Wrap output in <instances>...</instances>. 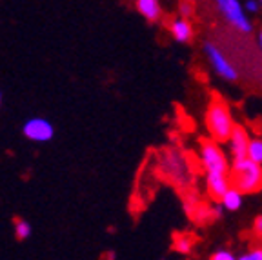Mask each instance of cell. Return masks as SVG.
<instances>
[{
    "mask_svg": "<svg viewBox=\"0 0 262 260\" xmlns=\"http://www.w3.org/2000/svg\"><path fill=\"white\" fill-rule=\"evenodd\" d=\"M253 231H255V235H257L258 239H262V215H258L257 219H255V222H253Z\"/></svg>",
    "mask_w": 262,
    "mask_h": 260,
    "instance_id": "cell-18",
    "label": "cell"
},
{
    "mask_svg": "<svg viewBox=\"0 0 262 260\" xmlns=\"http://www.w3.org/2000/svg\"><path fill=\"white\" fill-rule=\"evenodd\" d=\"M135 8L149 22H157L162 16V8L159 0H135Z\"/></svg>",
    "mask_w": 262,
    "mask_h": 260,
    "instance_id": "cell-9",
    "label": "cell"
},
{
    "mask_svg": "<svg viewBox=\"0 0 262 260\" xmlns=\"http://www.w3.org/2000/svg\"><path fill=\"white\" fill-rule=\"evenodd\" d=\"M231 184L242 193H257L262 189V164H257L250 157L233 159L231 164Z\"/></svg>",
    "mask_w": 262,
    "mask_h": 260,
    "instance_id": "cell-3",
    "label": "cell"
},
{
    "mask_svg": "<svg viewBox=\"0 0 262 260\" xmlns=\"http://www.w3.org/2000/svg\"><path fill=\"white\" fill-rule=\"evenodd\" d=\"M217 9L221 11L222 18L228 22L231 28H235L238 33H251L253 24L248 18V15L244 11V6L241 4V0H215Z\"/></svg>",
    "mask_w": 262,
    "mask_h": 260,
    "instance_id": "cell-4",
    "label": "cell"
},
{
    "mask_svg": "<svg viewBox=\"0 0 262 260\" xmlns=\"http://www.w3.org/2000/svg\"><path fill=\"white\" fill-rule=\"evenodd\" d=\"M250 133L244 129V127L237 126L235 131L229 137V149H231V155L233 159H242V157H248V147H250Z\"/></svg>",
    "mask_w": 262,
    "mask_h": 260,
    "instance_id": "cell-7",
    "label": "cell"
},
{
    "mask_svg": "<svg viewBox=\"0 0 262 260\" xmlns=\"http://www.w3.org/2000/svg\"><path fill=\"white\" fill-rule=\"evenodd\" d=\"M0 104H2V91H0Z\"/></svg>",
    "mask_w": 262,
    "mask_h": 260,
    "instance_id": "cell-20",
    "label": "cell"
},
{
    "mask_svg": "<svg viewBox=\"0 0 262 260\" xmlns=\"http://www.w3.org/2000/svg\"><path fill=\"white\" fill-rule=\"evenodd\" d=\"M13 229H15V236L18 240H28L29 236H31V233H33L31 224H29L28 220H24V219H16Z\"/></svg>",
    "mask_w": 262,
    "mask_h": 260,
    "instance_id": "cell-11",
    "label": "cell"
},
{
    "mask_svg": "<svg viewBox=\"0 0 262 260\" xmlns=\"http://www.w3.org/2000/svg\"><path fill=\"white\" fill-rule=\"evenodd\" d=\"M241 260H262V246H258V248H253L248 253H244V255L241 256Z\"/></svg>",
    "mask_w": 262,
    "mask_h": 260,
    "instance_id": "cell-15",
    "label": "cell"
},
{
    "mask_svg": "<svg viewBox=\"0 0 262 260\" xmlns=\"http://www.w3.org/2000/svg\"><path fill=\"white\" fill-rule=\"evenodd\" d=\"M179 15L184 16V18H189L193 15V6L189 4V0H182L179 6Z\"/></svg>",
    "mask_w": 262,
    "mask_h": 260,
    "instance_id": "cell-16",
    "label": "cell"
},
{
    "mask_svg": "<svg viewBox=\"0 0 262 260\" xmlns=\"http://www.w3.org/2000/svg\"><path fill=\"white\" fill-rule=\"evenodd\" d=\"M248 157L253 162L262 164V138H251L250 147H248Z\"/></svg>",
    "mask_w": 262,
    "mask_h": 260,
    "instance_id": "cell-13",
    "label": "cell"
},
{
    "mask_svg": "<svg viewBox=\"0 0 262 260\" xmlns=\"http://www.w3.org/2000/svg\"><path fill=\"white\" fill-rule=\"evenodd\" d=\"M211 260H235V253L229 249H217L211 255Z\"/></svg>",
    "mask_w": 262,
    "mask_h": 260,
    "instance_id": "cell-14",
    "label": "cell"
},
{
    "mask_svg": "<svg viewBox=\"0 0 262 260\" xmlns=\"http://www.w3.org/2000/svg\"><path fill=\"white\" fill-rule=\"evenodd\" d=\"M258 2H260V6H262V0H258Z\"/></svg>",
    "mask_w": 262,
    "mask_h": 260,
    "instance_id": "cell-21",
    "label": "cell"
},
{
    "mask_svg": "<svg viewBox=\"0 0 262 260\" xmlns=\"http://www.w3.org/2000/svg\"><path fill=\"white\" fill-rule=\"evenodd\" d=\"M22 135L31 142H49L55 137V126L44 117H33L22 126Z\"/></svg>",
    "mask_w": 262,
    "mask_h": 260,
    "instance_id": "cell-6",
    "label": "cell"
},
{
    "mask_svg": "<svg viewBox=\"0 0 262 260\" xmlns=\"http://www.w3.org/2000/svg\"><path fill=\"white\" fill-rule=\"evenodd\" d=\"M201 164L206 169V184L211 197L221 200V197L228 191L231 184L229 177V164L224 151L217 144V140H202L201 144Z\"/></svg>",
    "mask_w": 262,
    "mask_h": 260,
    "instance_id": "cell-1",
    "label": "cell"
},
{
    "mask_svg": "<svg viewBox=\"0 0 262 260\" xmlns=\"http://www.w3.org/2000/svg\"><path fill=\"white\" fill-rule=\"evenodd\" d=\"M169 33L171 37L175 38L177 42H189L193 37V26L189 22V18H184V16H177L169 22Z\"/></svg>",
    "mask_w": 262,
    "mask_h": 260,
    "instance_id": "cell-8",
    "label": "cell"
},
{
    "mask_svg": "<svg viewBox=\"0 0 262 260\" xmlns=\"http://www.w3.org/2000/svg\"><path fill=\"white\" fill-rule=\"evenodd\" d=\"M221 202H222V206H224V209H228V211H238L242 206V191L238 187L231 186L228 191L221 197Z\"/></svg>",
    "mask_w": 262,
    "mask_h": 260,
    "instance_id": "cell-10",
    "label": "cell"
},
{
    "mask_svg": "<svg viewBox=\"0 0 262 260\" xmlns=\"http://www.w3.org/2000/svg\"><path fill=\"white\" fill-rule=\"evenodd\" d=\"M204 51H206V57H208L209 64H211V68L215 69V73H217L219 77L224 78V80H228V82L237 80L238 78L237 68L233 66V62L229 60V58L222 53V49L219 48L217 44H213V42H206Z\"/></svg>",
    "mask_w": 262,
    "mask_h": 260,
    "instance_id": "cell-5",
    "label": "cell"
},
{
    "mask_svg": "<svg viewBox=\"0 0 262 260\" xmlns=\"http://www.w3.org/2000/svg\"><path fill=\"white\" fill-rule=\"evenodd\" d=\"M173 248L177 253H182V255H188L193 249V239L189 235H179L173 240Z\"/></svg>",
    "mask_w": 262,
    "mask_h": 260,
    "instance_id": "cell-12",
    "label": "cell"
},
{
    "mask_svg": "<svg viewBox=\"0 0 262 260\" xmlns=\"http://www.w3.org/2000/svg\"><path fill=\"white\" fill-rule=\"evenodd\" d=\"M206 127H208L213 140H217V142L229 140L231 133L237 127L231 110L221 97H215L209 102L208 113H206Z\"/></svg>",
    "mask_w": 262,
    "mask_h": 260,
    "instance_id": "cell-2",
    "label": "cell"
},
{
    "mask_svg": "<svg viewBox=\"0 0 262 260\" xmlns=\"http://www.w3.org/2000/svg\"><path fill=\"white\" fill-rule=\"evenodd\" d=\"M246 11L248 13H257L260 9V2L258 0H246Z\"/></svg>",
    "mask_w": 262,
    "mask_h": 260,
    "instance_id": "cell-17",
    "label": "cell"
},
{
    "mask_svg": "<svg viewBox=\"0 0 262 260\" xmlns=\"http://www.w3.org/2000/svg\"><path fill=\"white\" fill-rule=\"evenodd\" d=\"M257 42H258V49H260V53H262V31L258 33V38H257Z\"/></svg>",
    "mask_w": 262,
    "mask_h": 260,
    "instance_id": "cell-19",
    "label": "cell"
}]
</instances>
